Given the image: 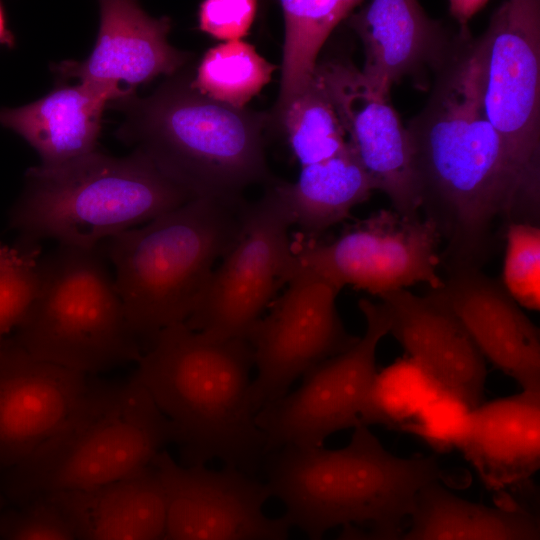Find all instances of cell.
Instances as JSON below:
<instances>
[{"mask_svg": "<svg viewBox=\"0 0 540 540\" xmlns=\"http://www.w3.org/2000/svg\"><path fill=\"white\" fill-rule=\"evenodd\" d=\"M470 40L435 77L428 101L406 127L420 210L446 241L441 264L448 271L482 269L510 224L539 225L540 216V186L485 118Z\"/></svg>", "mask_w": 540, "mask_h": 540, "instance_id": "obj_1", "label": "cell"}, {"mask_svg": "<svg viewBox=\"0 0 540 540\" xmlns=\"http://www.w3.org/2000/svg\"><path fill=\"white\" fill-rule=\"evenodd\" d=\"M132 374L175 431L180 464L224 466L255 476L266 439L251 400L254 353L244 338L217 339L185 322L162 329Z\"/></svg>", "mask_w": 540, "mask_h": 540, "instance_id": "obj_2", "label": "cell"}, {"mask_svg": "<svg viewBox=\"0 0 540 540\" xmlns=\"http://www.w3.org/2000/svg\"><path fill=\"white\" fill-rule=\"evenodd\" d=\"M192 77L180 70L147 97L108 104L125 115L116 135L193 199L241 202L248 187L275 181L265 157L270 115L215 101Z\"/></svg>", "mask_w": 540, "mask_h": 540, "instance_id": "obj_3", "label": "cell"}, {"mask_svg": "<svg viewBox=\"0 0 540 540\" xmlns=\"http://www.w3.org/2000/svg\"><path fill=\"white\" fill-rule=\"evenodd\" d=\"M262 472L283 516L308 540L333 528L401 527L427 484L443 480L438 455L402 457L359 424L340 448L287 446L265 457Z\"/></svg>", "mask_w": 540, "mask_h": 540, "instance_id": "obj_4", "label": "cell"}, {"mask_svg": "<svg viewBox=\"0 0 540 540\" xmlns=\"http://www.w3.org/2000/svg\"><path fill=\"white\" fill-rule=\"evenodd\" d=\"M246 202L194 198L106 240L116 291L144 352L162 329L189 318L238 236Z\"/></svg>", "mask_w": 540, "mask_h": 540, "instance_id": "obj_5", "label": "cell"}, {"mask_svg": "<svg viewBox=\"0 0 540 540\" xmlns=\"http://www.w3.org/2000/svg\"><path fill=\"white\" fill-rule=\"evenodd\" d=\"M10 223L20 244L41 239L91 249L193 199L141 152L96 150L57 167H31Z\"/></svg>", "mask_w": 540, "mask_h": 540, "instance_id": "obj_6", "label": "cell"}, {"mask_svg": "<svg viewBox=\"0 0 540 540\" xmlns=\"http://www.w3.org/2000/svg\"><path fill=\"white\" fill-rule=\"evenodd\" d=\"M175 441L169 419L134 376L95 377L78 416L56 437L1 475L15 507L49 494L103 486L151 466Z\"/></svg>", "mask_w": 540, "mask_h": 540, "instance_id": "obj_7", "label": "cell"}, {"mask_svg": "<svg viewBox=\"0 0 540 540\" xmlns=\"http://www.w3.org/2000/svg\"><path fill=\"white\" fill-rule=\"evenodd\" d=\"M40 287L15 329V342L37 359L94 375L137 363L132 332L100 246L65 244L39 258Z\"/></svg>", "mask_w": 540, "mask_h": 540, "instance_id": "obj_8", "label": "cell"}, {"mask_svg": "<svg viewBox=\"0 0 540 540\" xmlns=\"http://www.w3.org/2000/svg\"><path fill=\"white\" fill-rule=\"evenodd\" d=\"M468 58L485 118L540 186V1L502 2Z\"/></svg>", "mask_w": 540, "mask_h": 540, "instance_id": "obj_9", "label": "cell"}, {"mask_svg": "<svg viewBox=\"0 0 540 540\" xmlns=\"http://www.w3.org/2000/svg\"><path fill=\"white\" fill-rule=\"evenodd\" d=\"M292 225L281 181L266 185L258 200L246 202L238 236L213 270L187 326L217 339H245L297 266L289 237Z\"/></svg>", "mask_w": 540, "mask_h": 540, "instance_id": "obj_10", "label": "cell"}, {"mask_svg": "<svg viewBox=\"0 0 540 540\" xmlns=\"http://www.w3.org/2000/svg\"><path fill=\"white\" fill-rule=\"evenodd\" d=\"M441 241L428 219L381 209L333 239L298 233L292 248L300 264L337 290L351 286L380 297L419 283L440 287Z\"/></svg>", "mask_w": 540, "mask_h": 540, "instance_id": "obj_11", "label": "cell"}, {"mask_svg": "<svg viewBox=\"0 0 540 540\" xmlns=\"http://www.w3.org/2000/svg\"><path fill=\"white\" fill-rule=\"evenodd\" d=\"M366 328L345 351L321 362L300 386L265 405L256 415L266 456L287 446H323L331 435L354 428L377 373L376 354L389 334L390 318L382 303L359 301Z\"/></svg>", "mask_w": 540, "mask_h": 540, "instance_id": "obj_12", "label": "cell"}, {"mask_svg": "<svg viewBox=\"0 0 540 540\" xmlns=\"http://www.w3.org/2000/svg\"><path fill=\"white\" fill-rule=\"evenodd\" d=\"M286 291L245 339L254 353L256 376L251 400L257 413L279 399L295 380L352 346L357 337L344 328L334 286L297 261Z\"/></svg>", "mask_w": 540, "mask_h": 540, "instance_id": "obj_13", "label": "cell"}, {"mask_svg": "<svg viewBox=\"0 0 540 540\" xmlns=\"http://www.w3.org/2000/svg\"><path fill=\"white\" fill-rule=\"evenodd\" d=\"M166 497L164 540H289L282 515L268 517L265 482L237 468L186 466L163 450L153 462Z\"/></svg>", "mask_w": 540, "mask_h": 540, "instance_id": "obj_14", "label": "cell"}, {"mask_svg": "<svg viewBox=\"0 0 540 540\" xmlns=\"http://www.w3.org/2000/svg\"><path fill=\"white\" fill-rule=\"evenodd\" d=\"M315 77L376 190L386 194L392 209L399 214L420 215L408 132L391 105L390 96L373 89L348 58L332 57L318 62Z\"/></svg>", "mask_w": 540, "mask_h": 540, "instance_id": "obj_15", "label": "cell"}, {"mask_svg": "<svg viewBox=\"0 0 540 540\" xmlns=\"http://www.w3.org/2000/svg\"><path fill=\"white\" fill-rule=\"evenodd\" d=\"M95 377L37 359L12 337L4 340L0 347L3 471L30 457L78 416Z\"/></svg>", "mask_w": 540, "mask_h": 540, "instance_id": "obj_16", "label": "cell"}, {"mask_svg": "<svg viewBox=\"0 0 540 540\" xmlns=\"http://www.w3.org/2000/svg\"><path fill=\"white\" fill-rule=\"evenodd\" d=\"M99 5L95 46L83 61L53 65L62 79H77L110 104L135 96L139 86L159 75L176 74L190 60L189 52L168 42L169 17H152L135 1L104 0Z\"/></svg>", "mask_w": 540, "mask_h": 540, "instance_id": "obj_17", "label": "cell"}, {"mask_svg": "<svg viewBox=\"0 0 540 540\" xmlns=\"http://www.w3.org/2000/svg\"><path fill=\"white\" fill-rule=\"evenodd\" d=\"M346 20L363 45V77L385 96L405 78L427 90L430 74L435 79L468 39L452 36L415 0L362 2Z\"/></svg>", "mask_w": 540, "mask_h": 540, "instance_id": "obj_18", "label": "cell"}, {"mask_svg": "<svg viewBox=\"0 0 540 540\" xmlns=\"http://www.w3.org/2000/svg\"><path fill=\"white\" fill-rule=\"evenodd\" d=\"M430 292L454 313L486 361L521 390L540 391L539 330L500 281L480 268H460Z\"/></svg>", "mask_w": 540, "mask_h": 540, "instance_id": "obj_19", "label": "cell"}, {"mask_svg": "<svg viewBox=\"0 0 540 540\" xmlns=\"http://www.w3.org/2000/svg\"><path fill=\"white\" fill-rule=\"evenodd\" d=\"M379 298L390 318L389 334L408 357L469 408L482 404L486 359L454 313L432 292L419 296L398 289Z\"/></svg>", "mask_w": 540, "mask_h": 540, "instance_id": "obj_20", "label": "cell"}, {"mask_svg": "<svg viewBox=\"0 0 540 540\" xmlns=\"http://www.w3.org/2000/svg\"><path fill=\"white\" fill-rule=\"evenodd\" d=\"M456 449L489 490L527 491L540 466V391L521 390L472 409Z\"/></svg>", "mask_w": 540, "mask_h": 540, "instance_id": "obj_21", "label": "cell"}, {"mask_svg": "<svg viewBox=\"0 0 540 540\" xmlns=\"http://www.w3.org/2000/svg\"><path fill=\"white\" fill-rule=\"evenodd\" d=\"M39 499L58 513L76 540H164L165 537L166 497L154 464L103 486L49 494Z\"/></svg>", "mask_w": 540, "mask_h": 540, "instance_id": "obj_22", "label": "cell"}, {"mask_svg": "<svg viewBox=\"0 0 540 540\" xmlns=\"http://www.w3.org/2000/svg\"><path fill=\"white\" fill-rule=\"evenodd\" d=\"M108 102L87 86L59 83L44 97L0 109V124L24 138L42 167H57L95 151Z\"/></svg>", "mask_w": 540, "mask_h": 540, "instance_id": "obj_23", "label": "cell"}, {"mask_svg": "<svg viewBox=\"0 0 540 540\" xmlns=\"http://www.w3.org/2000/svg\"><path fill=\"white\" fill-rule=\"evenodd\" d=\"M402 540H540L538 514L510 495L492 506L463 498L438 480L424 486Z\"/></svg>", "mask_w": 540, "mask_h": 540, "instance_id": "obj_24", "label": "cell"}, {"mask_svg": "<svg viewBox=\"0 0 540 540\" xmlns=\"http://www.w3.org/2000/svg\"><path fill=\"white\" fill-rule=\"evenodd\" d=\"M281 187L293 224L306 238H319L376 190L348 142L335 156L301 167L298 179L281 181Z\"/></svg>", "mask_w": 540, "mask_h": 540, "instance_id": "obj_25", "label": "cell"}, {"mask_svg": "<svg viewBox=\"0 0 540 540\" xmlns=\"http://www.w3.org/2000/svg\"><path fill=\"white\" fill-rule=\"evenodd\" d=\"M359 0H282L284 43L277 102L269 114L277 127L289 105L312 84L318 55L337 27L362 3Z\"/></svg>", "mask_w": 540, "mask_h": 540, "instance_id": "obj_26", "label": "cell"}, {"mask_svg": "<svg viewBox=\"0 0 540 540\" xmlns=\"http://www.w3.org/2000/svg\"><path fill=\"white\" fill-rule=\"evenodd\" d=\"M276 68L246 41L223 42L203 55L192 84L215 101L245 108L271 81Z\"/></svg>", "mask_w": 540, "mask_h": 540, "instance_id": "obj_27", "label": "cell"}, {"mask_svg": "<svg viewBox=\"0 0 540 540\" xmlns=\"http://www.w3.org/2000/svg\"><path fill=\"white\" fill-rule=\"evenodd\" d=\"M442 391L441 386L417 362L409 357L398 360L377 371L359 424L399 431Z\"/></svg>", "mask_w": 540, "mask_h": 540, "instance_id": "obj_28", "label": "cell"}, {"mask_svg": "<svg viewBox=\"0 0 540 540\" xmlns=\"http://www.w3.org/2000/svg\"><path fill=\"white\" fill-rule=\"evenodd\" d=\"M278 127L286 133L301 167L325 161L347 145L336 111L316 77L306 91L289 105Z\"/></svg>", "mask_w": 540, "mask_h": 540, "instance_id": "obj_29", "label": "cell"}, {"mask_svg": "<svg viewBox=\"0 0 540 540\" xmlns=\"http://www.w3.org/2000/svg\"><path fill=\"white\" fill-rule=\"evenodd\" d=\"M501 284L520 306L540 308V227L512 223L505 233Z\"/></svg>", "mask_w": 540, "mask_h": 540, "instance_id": "obj_30", "label": "cell"}, {"mask_svg": "<svg viewBox=\"0 0 540 540\" xmlns=\"http://www.w3.org/2000/svg\"><path fill=\"white\" fill-rule=\"evenodd\" d=\"M471 410L461 399L443 390L399 431L422 439L438 454L447 453L460 443Z\"/></svg>", "mask_w": 540, "mask_h": 540, "instance_id": "obj_31", "label": "cell"}, {"mask_svg": "<svg viewBox=\"0 0 540 540\" xmlns=\"http://www.w3.org/2000/svg\"><path fill=\"white\" fill-rule=\"evenodd\" d=\"M38 261L0 267V347L37 296L41 281Z\"/></svg>", "mask_w": 540, "mask_h": 540, "instance_id": "obj_32", "label": "cell"}, {"mask_svg": "<svg viewBox=\"0 0 540 540\" xmlns=\"http://www.w3.org/2000/svg\"><path fill=\"white\" fill-rule=\"evenodd\" d=\"M2 540H76L58 513L44 500L3 511Z\"/></svg>", "mask_w": 540, "mask_h": 540, "instance_id": "obj_33", "label": "cell"}, {"mask_svg": "<svg viewBox=\"0 0 540 540\" xmlns=\"http://www.w3.org/2000/svg\"><path fill=\"white\" fill-rule=\"evenodd\" d=\"M257 6L253 0H205L199 6V29L225 42L241 40L254 22Z\"/></svg>", "mask_w": 540, "mask_h": 540, "instance_id": "obj_34", "label": "cell"}, {"mask_svg": "<svg viewBox=\"0 0 540 540\" xmlns=\"http://www.w3.org/2000/svg\"><path fill=\"white\" fill-rule=\"evenodd\" d=\"M402 533L401 527L365 528L348 524L333 540H402Z\"/></svg>", "mask_w": 540, "mask_h": 540, "instance_id": "obj_35", "label": "cell"}, {"mask_svg": "<svg viewBox=\"0 0 540 540\" xmlns=\"http://www.w3.org/2000/svg\"><path fill=\"white\" fill-rule=\"evenodd\" d=\"M488 3L487 0H450L448 2V13L459 24L458 35L461 38L472 37L468 29V22Z\"/></svg>", "mask_w": 540, "mask_h": 540, "instance_id": "obj_36", "label": "cell"}, {"mask_svg": "<svg viewBox=\"0 0 540 540\" xmlns=\"http://www.w3.org/2000/svg\"><path fill=\"white\" fill-rule=\"evenodd\" d=\"M40 258V246L18 244L10 247L0 243V267L35 261Z\"/></svg>", "mask_w": 540, "mask_h": 540, "instance_id": "obj_37", "label": "cell"}, {"mask_svg": "<svg viewBox=\"0 0 540 540\" xmlns=\"http://www.w3.org/2000/svg\"><path fill=\"white\" fill-rule=\"evenodd\" d=\"M0 43L11 45L13 43L12 35L6 30L3 10L0 5Z\"/></svg>", "mask_w": 540, "mask_h": 540, "instance_id": "obj_38", "label": "cell"}, {"mask_svg": "<svg viewBox=\"0 0 540 540\" xmlns=\"http://www.w3.org/2000/svg\"><path fill=\"white\" fill-rule=\"evenodd\" d=\"M2 468L0 467V517L3 513V505H4V495H3V492H2V488H1V475H2ZM0 540L1 539V535H0Z\"/></svg>", "mask_w": 540, "mask_h": 540, "instance_id": "obj_39", "label": "cell"}]
</instances>
